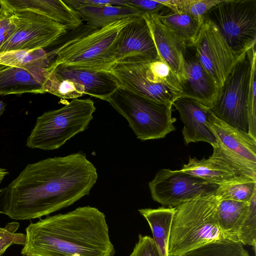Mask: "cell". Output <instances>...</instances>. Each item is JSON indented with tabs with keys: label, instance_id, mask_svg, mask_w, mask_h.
<instances>
[{
	"label": "cell",
	"instance_id": "cell-27",
	"mask_svg": "<svg viewBox=\"0 0 256 256\" xmlns=\"http://www.w3.org/2000/svg\"><path fill=\"white\" fill-rule=\"evenodd\" d=\"M238 242L224 239L208 243L182 256H250Z\"/></svg>",
	"mask_w": 256,
	"mask_h": 256
},
{
	"label": "cell",
	"instance_id": "cell-34",
	"mask_svg": "<svg viewBox=\"0 0 256 256\" xmlns=\"http://www.w3.org/2000/svg\"><path fill=\"white\" fill-rule=\"evenodd\" d=\"M130 256H160L153 238L149 236L138 235Z\"/></svg>",
	"mask_w": 256,
	"mask_h": 256
},
{
	"label": "cell",
	"instance_id": "cell-37",
	"mask_svg": "<svg viewBox=\"0 0 256 256\" xmlns=\"http://www.w3.org/2000/svg\"><path fill=\"white\" fill-rule=\"evenodd\" d=\"M5 188L0 189V214H2L5 198Z\"/></svg>",
	"mask_w": 256,
	"mask_h": 256
},
{
	"label": "cell",
	"instance_id": "cell-39",
	"mask_svg": "<svg viewBox=\"0 0 256 256\" xmlns=\"http://www.w3.org/2000/svg\"><path fill=\"white\" fill-rule=\"evenodd\" d=\"M6 104L2 100H0V116L2 115L6 109Z\"/></svg>",
	"mask_w": 256,
	"mask_h": 256
},
{
	"label": "cell",
	"instance_id": "cell-11",
	"mask_svg": "<svg viewBox=\"0 0 256 256\" xmlns=\"http://www.w3.org/2000/svg\"><path fill=\"white\" fill-rule=\"evenodd\" d=\"M193 45L202 66L220 88L245 54L240 55L234 51L215 24L206 19Z\"/></svg>",
	"mask_w": 256,
	"mask_h": 256
},
{
	"label": "cell",
	"instance_id": "cell-18",
	"mask_svg": "<svg viewBox=\"0 0 256 256\" xmlns=\"http://www.w3.org/2000/svg\"><path fill=\"white\" fill-rule=\"evenodd\" d=\"M47 70L74 81L84 88V94L105 100L118 88L105 70H92L58 65Z\"/></svg>",
	"mask_w": 256,
	"mask_h": 256
},
{
	"label": "cell",
	"instance_id": "cell-38",
	"mask_svg": "<svg viewBox=\"0 0 256 256\" xmlns=\"http://www.w3.org/2000/svg\"><path fill=\"white\" fill-rule=\"evenodd\" d=\"M8 172L6 169L0 168V184L2 182L4 178L8 174Z\"/></svg>",
	"mask_w": 256,
	"mask_h": 256
},
{
	"label": "cell",
	"instance_id": "cell-9",
	"mask_svg": "<svg viewBox=\"0 0 256 256\" xmlns=\"http://www.w3.org/2000/svg\"><path fill=\"white\" fill-rule=\"evenodd\" d=\"M208 158H190L180 170L218 186L256 181V166L243 160L217 140Z\"/></svg>",
	"mask_w": 256,
	"mask_h": 256
},
{
	"label": "cell",
	"instance_id": "cell-28",
	"mask_svg": "<svg viewBox=\"0 0 256 256\" xmlns=\"http://www.w3.org/2000/svg\"><path fill=\"white\" fill-rule=\"evenodd\" d=\"M165 6L187 13L201 22L205 14L222 0H157Z\"/></svg>",
	"mask_w": 256,
	"mask_h": 256
},
{
	"label": "cell",
	"instance_id": "cell-33",
	"mask_svg": "<svg viewBox=\"0 0 256 256\" xmlns=\"http://www.w3.org/2000/svg\"><path fill=\"white\" fill-rule=\"evenodd\" d=\"M3 11L0 16V48L14 32L18 22L16 14L0 4Z\"/></svg>",
	"mask_w": 256,
	"mask_h": 256
},
{
	"label": "cell",
	"instance_id": "cell-30",
	"mask_svg": "<svg viewBox=\"0 0 256 256\" xmlns=\"http://www.w3.org/2000/svg\"><path fill=\"white\" fill-rule=\"evenodd\" d=\"M238 240L242 244L252 246L254 251H256V192L249 202L248 212L240 227Z\"/></svg>",
	"mask_w": 256,
	"mask_h": 256
},
{
	"label": "cell",
	"instance_id": "cell-21",
	"mask_svg": "<svg viewBox=\"0 0 256 256\" xmlns=\"http://www.w3.org/2000/svg\"><path fill=\"white\" fill-rule=\"evenodd\" d=\"M140 214L148 222L152 238L160 256H168V246L172 222L176 207L140 208Z\"/></svg>",
	"mask_w": 256,
	"mask_h": 256
},
{
	"label": "cell",
	"instance_id": "cell-5",
	"mask_svg": "<svg viewBox=\"0 0 256 256\" xmlns=\"http://www.w3.org/2000/svg\"><path fill=\"white\" fill-rule=\"evenodd\" d=\"M96 110L91 99L75 98L62 108L44 112L37 118L26 146L44 150L60 148L87 128Z\"/></svg>",
	"mask_w": 256,
	"mask_h": 256
},
{
	"label": "cell",
	"instance_id": "cell-23",
	"mask_svg": "<svg viewBox=\"0 0 256 256\" xmlns=\"http://www.w3.org/2000/svg\"><path fill=\"white\" fill-rule=\"evenodd\" d=\"M248 207L249 202L230 200L220 201L217 207L218 222L221 232L226 239L238 242V232Z\"/></svg>",
	"mask_w": 256,
	"mask_h": 256
},
{
	"label": "cell",
	"instance_id": "cell-25",
	"mask_svg": "<svg viewBox=\"0 0 256 256\" xmlns=\"http://www.w3.org/2000/svg\"><path fill=\"white\" fill-rule=\"evenodd\" d=\"M48 64V56L44 49L17 50L0 53V66L18 68L38 73Z\"/></svg>",
	"mask_w": 256,
	"mask_h": 256
},
{
	"label": "cell",
	"instance_id": "cell-16",
	"mask_svg": "<svg viewBox=\"0 0 256 256\" xmlns=\"http://www.w3.org/2000/svg\"><path fill=\"white\" fill-rule=\"evenodd\" d=\"M184 124L182 130L184 142H206L212 146L217 143L214 134L208 126L212 112L208 107L188 97H179L173 102Z\"/></svg>",
	"mask_w": 256,
	"mask_h": 256
},
{
	"label": "cell",
	"instance_id": "cell-29",
	"mask_svg": "<svg viewBox=\"0 0 256 256\" xmlns=\"http://www.w3.org/2000/svg\"><path fill=\"white\" fill-rule=\"evenodd\" d=\"M255 192L256 181H253L218 186L215 195L220 200H230L249 202Z\"/></svg>",
	"mask_w": 256,
	"mask_h": 256
},
{
	"label": "cell",
	"instance_id": "cell-1",
	"mask_svg": "<svg viewBox=\"0 0 256 256\" xmlns=\"http://www.w3.org/2000/svg\"><path fill=\"white\" fill-rule=\"evenodd\" d=\"M98 178L82 152L28 164L5 188L2 214L21 220L48 216L89 194Z\"/></svg>",
	"mask_w": 256,
	"mask_h": 256
},
{
	"label": "cell",
	"instance_id": "cell-12",
	"mask_svg": "<svg viewBox=\"0 0 256 256\" xmlns=\"http://www.w3.org/2000/svg\"><path fill=\"white\" fill-rule=\"evenodd\" d=\"M17 27L0 47V53L12 50L44 49L67 33V30L51 19L28 11L14 12Z\"/></svg>",
	"mask_w": 256,
	"mask_h": 256
},
{
	"label": "cell",
	"instance_id": "cell-6",
	"mask_svg": "<svg viewBox=\"0 0 256 256\" xmlns=\"http://www.w3.org/2000/svg\"><path fill=\"white\" fill-rule=\"evenodd\" d=\"M105 100L127 120L141 140L164 138L176 130L172 104L157 102L120 88Z\"/></svg>",
	"mask_w": 256,
	"mask_h": 256
},
{
	"label": "cell",
	"instance_id": "cell-20",
	"mask_svg": "<svg viewBox=\"0 0 256 256\" xmlns=\"http://www.w3.org/2000/svg\"><path fill=\"white\" fill-rule=\"evenodd\" d=\"M46 68L38 73L21 68L0 66V95L44 94L42 84Z\"/></svg>",
	"mask_w": 256,
	"mask_h": 256
},
{
	"label": "cell",
	"instance_id": "cell-35",
	"mask_svg": "<svg viewBox=\"0 0 256 256\" xmlns=\"http://www.w3.org/2000/svg\"><path fill=\"white\" fill-rule=\"evenodd\" d=\"M127 6L136 9L142 14H158L165 6L157 0H126Z\"/></svg>",
	"mask_w": 256,
	"mask_h": 256
},
{
	"label": "cell",
	"instance_id": "cell-2",
	"mask_svg": "<svg viewBox=\"0 0 256 256\" xmlns=\"http://www.w3.org/2000/svg\"><path fill=\"white\" fill-rule=\"evenodd\" d=\"M23 256H114L105 214L80 206L31 222L26 229Z\"/></svg>",
	"mask_w": 256,
	"mask_h": 256
},
{
	"label": "cell",
	"instance_id": "cell-32",
	"mask_svg": "<svg viewBox=\"0 0 256 256\" xmlns=\"http://www.w3.org/2000/svg\"><path fill=\"white\" fill-rule=\"evenodd\" d=\"M256 57L252 64L248 106V134L256 138Z\"/></svg>",
	"mask_w": 256,
	"mask_h": 256
},
{
	"label": "cell",
	"instance_id": "cell-4",
	"mask_svg": "<svg viewBox=\"0 0 256 256\" xmlns=\"http://www.w3.org/2000/svg\"><path fill=\"white\" fill-rule=\"evenodd\" d=\"M133 18L116 21L102 28L82 25L78 32L48 54L54 58L48 68L58 65L104 70L112 64L110 52L120 30Z\"/></svg>",
	"mask_w": 256,
	"mask_h": 256
},
{
	"label": "cell",
	"instance_id": "cell-15",
	"mask_svg": "<svg viewBox=\"0 0 256 256\" xmlns=\"http://www.w3.org/2000/svg\"><path fill=\"white\" fill-rule=\"evenodd\" d=\"M182 55L184 74L180 97L193 98L210 108L220 88L202 66L194 45L184 44Z\"/></svg>",
	"mask_w": 256,
	"mask_h": 256
},
{
	"label": "cell",
	"instance_id": "cell-7",
	"mask_svg": "<svg viewBox=\"0 0 256 256\" xmlns=\"http://www.w3.org/2000/svg\"><path fill=\"white\" fill-rule=\"evenodd\" d=\"M256 57V46L248 50L226 78L209 108L220 120L248 133V106L251 70Z\"/></svg>",
	"mask_w": 256,
	"mask_h": 256
},
{
	"label": "cell",
	"instance_id": "cell-19",
	"mask_svg": "<svg viewBox=\"0 0 256 256\" xmlns=\"http://www.w3.org/2000/svg\"><path fill=\"white\" fill-rule=\"evenodd\" d=\"M208 126L217 140L227 149L256 166V139L248 132L220 120L212 112L209 116Z\"/></svg>",
	"mask_w": 256,
	"mask_h": 256
},
{
	"label": "cell",
	"instance_id": "cell-31",
	"mask_svg": "<svg viewBox=\"0 0 256 256\" xmlns=\"http://www.w3.org/2000/svg\"><path fill=\"white\" fill-rule=\"evenodd\" d=\"M18 222L7 224L4 228H0V256L14 244L24 245L26 234L16 232L19 227Z\"/></svg>",
	"mask_w": 256,
	"mask_h": 256
},
{
	"label": "cell",
	"instance_id": "cell-36",
	"mask_svg": "<svg viewBox=\"0 0 256 256\" xmlns=\"http://www.w3.org/2000/svg\"><path fill=\"white\" fill-rule=\"evenodd\" d=\"M64 2L76 11L85 7H98L106 6H126V0H64Z\"/></svg>",
	"mask_w": 256,
	"mask_h": 256
},
{
	"label": "cell",
	"instance_id": "cell-22",
	"mask_svg": "<svg viewBox=\"0 0 256 256\" xmlns=\"http://www.w3.org/2000/svg\"><path fill=\"white\" fill-rule=\"evenodd\" d=\"M156 16L164 26L188 44H194L203 23L187 13L166 6Z\"/></svg>",
	"mask_w": 256,
	"mask_h": 256
},
{
	"label": "cell",
	"instance_id": "cell-40",
	"mask_svg": "<svg viewBox=\"0 0 256 256\" xmlns=\"http://www.w3.org/2000/svg\"><path fill=\"white\" fill-rule=\"evenodd\" d=\"M2 11H3L2 8L0 6V16L2 13Z\"/></svg>",
	"mask_w": 256,
	"mask_h": 256
},
{
	"label": "cell",
	"instance_id": "cell-24",
	"mask_svg": "<svg viewBox=\"0 0 256 256\" xmlns=\"http://www.w3.org/2000/svg\"><path fill=\"white\" fill-rule=\"evenodd\" d=\"M77 12L87 24L96 28H102L118 20L142 16L136 9L126 6L85 7Z\"/></svg>",
	"mask_w": 256,
	"mask_h": 256
},
{
	"label": "cell",
	"instance_id": "cell-8",
	"mask_svg": "<svg viewBox=\"0 0 256 256\" xmlns=\"http://www.w3.org/2000/svg\"><path fill=\"white\" fill-rule=\"evenodd\" d=\"M240 55L256 46V0H222L204 16Z\"/></svg>",
	"mask_w": 256,
	"mask_h": 256
},
{
	"label": "cell",
	"instance_id": "cell-10",
	"mask_svg": "<svg viewBox=\"0 0 256 256\" xmlns=\"http://www.w3.org/2000/svg\"><path fill=\"white\" fill-rule=\"evenodd\" d=\"M154 200L167 207L215 194L218 186L180 170L162 169L148 183Z\"/></svg>",
	"mask_w": 256,
	"mask_h": 256
},
{
	"label": "cell",
	"instance_id": "cell-17",
	"mask_svg": "<svg viewBox=\"0 0 256 256\" xmlns=\"http://www.w3.org/2000/svg\"><path fill=\"white\" fill-rule=\"evenodd\" d=\"M142 16L148 26L159 57L182 84L184 74L182 50L185 44L164 26L156 14H144Z\"/></svg>",
	"mask_w": 256,
	"mask_h": 256
},
{
	"label": "cell",
	"instance_id": "cell-3",
	"mask_svg": "<svg viewBox=\"0 0 256 256\" xmlns=\"http://www.w3.org/2000/svg\"><path fill=\"white\" fill-rule=\"evenodd\" d=\"M220 201L215 194H212L176 206L168 242V256H182L208 243L226 239L218 222Z\"/></svg>",
	"mask_w": 256,
	"mask_h": 256
},
{
	"label": "cell",
	"instance_id": "cell-26",
	"mask_svg": "<svg viewBox=\"0 0 256 256\" xmlns=\"http://www.w3.org/2000/svg\"><path fill=\"white\" fill-rule=\"evenodd\" d=\"M42 86L44 94L61 98H78L84 94V88L76 82L48 70Z\"/></svg>",
	"mask_w": 256,
	"mask_h": 256
},
{
	"label": "cell",
	"instance_id": "cell-14",
	"mask_svg": "<svg viewBox=\"0 0 256 256\" xmlns=\"http://www.w3.org/2000/svg\"><path fill=\"white\" fill-rule=\"evenodd\" d=\"M112 64L128 57L160 58L142 16L134 17L120 31L110 52Z\"/></svg>",
	"mask_w": 256,
	"mask_h": 256
},
{
	"label": "cell",
	"instance_id": "cell-13",
	"mask_svg": "<svg viewBox=\"0 0 256 256\" xmlns=\"http://www.w3.org/2000/svg\"><path fill=\"white\" fill-rule=\"evenodd\" d=\"M118 88L162 103L172 104L180 95L146 74L138 56L128 57L104 70Z\"/></svg>",
	"mask_w": 256,
	"mask_h": 256
}]
</instances>
